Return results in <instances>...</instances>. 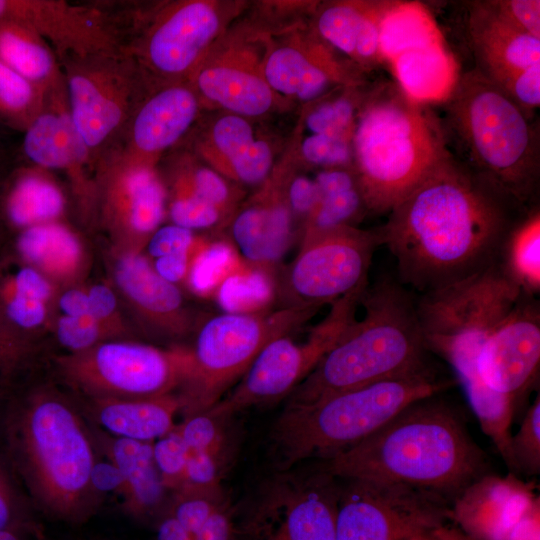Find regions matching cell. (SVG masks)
I'll return each instance as SVG.
<instances>
[{"mask_svg":"<svg viewBox=\"0 0 540 540\" xmlns=\"http://www.w3.org/2000/svg\"><path fill=\"white\" fill-rule=\"evenodd\" d=\"M58 342L69 354L86 351L101 342L113 340L112 334L91 315L61 316L56 323Z\"/></svg>","mask_w":540,"mask_h":540,"instance_id":"47","label":"cell"},{"mask_svg":"<svg viewBox=\"0 0 540 540\" xmlns=\"http://www.w3.org/2000/svg\"><path fill=\"white\" fill-rule=\"evenodd\" d=\"M101 454L123 479L122 510L135 521L154 525L167 513L166 492L153 458V442L112 436L91 426Z\"/></svg>","mask_w":540,"mask_h":540,"instance_id":"27","label":"cell"},{"mask_svg":"<svg viewBox=\"0 0 540 540\" xmlns=\"http://www.w3.org/2000/svg\"><path fill=\"white\" fill-rule=\"evenodd\" d=\"M388 1H334L317 11L314 34L362 74L384 67L380 22Z\"/></svg>","mask_w":540,"mask_h":540,"instance_id":"26","label":"cell"},{"mask_svg":"<svg viewBox=\"0 0 540 540\" xmlns=\"http://www.w3.org/2000/svg\"><path fill=\"white\" fill-rule=\"evenodd\" d=\"M411 540H470L456 531L449 530L444 526L430 530L415 536Z\"/></svg>","mask_w":540,"mask_h":540,"instance_id":"61","label":"cell"},{"mask_svg":"<svg viewBox=\"0 0 540 540\" xmlns=\"http://www.w3.org/2000/svg\"><path fill=\"white\" fill-rule=\"evenodd\" d=\"M152 450L165 489L178 491L183 483L190 450L176 428L155 440Z\"/></svg>","mask_w":540,"mask_h":540,"instance_id":"43","label":"cell"},{"mask_svg":"<svg viewBox=\"0 0 540 540\" xmlns=\"http://www.w3.org/2000/svg\"><path fill=\"white\" fill-rule=\"evenodd\" d=\"M364 293L356 292L332 303L304 341L294 340L290 333L267 343L231 392L207 412L225 419L242 409L291 394L356 319Z\"/></svg>","mask_w":540,"mask_h":540,"instance_id":"11","label":"cell"},{"mask_svg":"<svg viewBox=\"0 0 540 540\" xmlns=\"http://www.w3.org/2000/svg\"><path fill=\"white\" fill-rule=\"evenodd\" d=\"M0 60L47 96L65 92L56 53L40 35L17 22H0Z\"/></svg>","mask_w":540,"mask_h":540,"instance_id":"34","label":"cell"},{"mask_svg":"<svg viewBox=\"0 0 540 540\" xmlns=\"http://www.w3.org/2000/svg\"><path fill=\"white\" fill-rule=\"evenodd\" d=\"M380 53L394 82L413 100L444 101L460 75L429 10L419 2L393 1L380 22Z\"/></svg>","mask_w":540,"mask_h":540,"instance_id":"14","label":"cell"},{"mask_svg":"<svg viewBox=\"0 0 540 540\" xmlns=\"http://www.w3.org/2000/svg\"><path fill=\"white\" fill-rule=\"evenodd\" d=\"M226 23L222 6L191 0L163 12L140 44V60L167 79L191 76L205 58Z\"/></svg>","mask_w":540,"mask_h":540,"instance_id":"18","label":"cell"},{"mask_svg":"<svg viewBox=\"0 0 540 540\" xmlns=\"http://www.w3.org/2000/svg\"><path fill=\"white\" fill-rule=\"evenodd\" d=\"M198 240L192 230L171 223L160 226L145 247L148 255L156 259L168 254L191 251Z\"/></svg>","mask_w":540,"mask_h":540,"instance_id":"51","label":"cell"},{"mask_svg":"<svg viewBox=\"0 0 540 540\" xmlns=\"http://www.w3.org/2000/svg\"><path fill=\"white\" fill-rule=\"evenodd\" d=\"M435 111L449 153L521 205L537 206L538 125L475 68L460 73Z\"/></svg>","mask_w":540,"mask_h":540,"instance_id":"4","label":"cell"},{"mask_svg":"<svg viewBox=\"0 0 540 540\" xmlns=\"http://www.w3.org/2000/svg\"><path fill=\"white\" fill-rule=\"evenodd\" d=\"M313 179L319 201L301 230L300 243L341 227H356L369 214L353 166L318 169Z\"/></svg>","mask_w":540,"mask_h":540,"instance_id":"31","label":"cell"},{"mask_svg":"<svg viewBox=\"0 0 540 540\" xmlns=\"http://www.w3.org/2000/svg\"><path fill=\"white\" fill-rule=\"evenodd\" d=\"M498 264L524 294L540 292V211L532 207L506 237Z\"/></svg>","mask_w":540,"mask_h":540,"instance_id":"35","label":"cell"},{"mask_svg":"<svg viewBox=\"0 0 540 540\" xmlns=\"http://www.w3.org/2000/svg\"><path fill=\"white\" fill-rule=\"evenodd\" d=\"M353 168L369 213L388 214L448 156L438 117L394 81L371 84L352 135Z\"/></svg>","mask_w":540,"mask_h":540,"instance_id":"5","label":"cell"},{"mask_svg":"<svg viewBox=\"0 0 540 540\" xmlns=\"http://www.w3.org/2000/svg\"><path fill=\"white\" fill-rule=\"evenodd\" d=\"M221 421L205 411L188 415L175 428L190 451L220 456L224 443Z\"/></svg>","mask_w":540,"mask_h":540,"instance_id":"48","label":"cell"},{"mask_svg":"<svg viewBox=\"0 0 540 540\" xmlns=\"http://www.w3.org/2000/svg\"><path fill=\"white\" fill-rule=\"evenodd\" d=\"M47 97L41 89L0 60V117L26 130L43 110Z\"/></svg>","mask_w":540,"mask_h":540,"instance_id":"36","label":"cell"},{"mask_svg":"<svg viewBox=\"0 0 540 540\" xmlns=\"http://www.w3.org/2000/svg\"><path fill=\"white\" fill-rule=\"evenodd\" d=\"M92 482L95 489L103 496L105 492H114L121 497L123 493V479L118 469L107 459L97 461L93 472Z\"/></svg>","mask_w":540,"mask_h":540,"instance_id":"57","label":"cell"},{"mask_svg":"<svg viewBox=\"0 0 540 540\" xmlns=\"http://www.w3.org/2000/svg\"><path fill=\"white\" fill-rule=\"evenodd\" d=\"M270 272L247 262L219 286L218 299L227 312L253 313L264 311L272 295Z\"/></svg>","mask_w":540,"mask_h":540,"instance_id":"37","label":"cell"},{"mask_svg":"<svg viewBox=\"0 0 540 540\" xmlns=\"http://www.w3.org/2000/svg\"><path fill=\"white\" fill-rule=\"evenodd\" d=\"M531 208L449 154L387 214L383 245L398 281L425 294L498 263L506 237Z\"/></svg>","mask_w":540,"mask_h":540,"instance_id":"1","label":"cell"},{"mask_svg":"<svg viewBox=\"0 0 540 540\" xmlns=\"http://www.w3.org/2000/svg\"><path fill=\"white\" fill-rule=\"evenodd\" d=\"M200 241L201 239L191 251L168 254L153 259L151 263L154 270L160 277L173 284L186 279Z\"/></svg>","mask_w":540,"mask_h":540,"instance_id":"55","label":"cell"},{"mask_svg":"<svg viewBox=\"0 0 540 540\" xmlns=\"http://www.w3.org/2000/svg\"><path fill=\"white\" fill-rule=\"evenodd\" d=\"M94 197L116 250L141 252L167 213V189L154 164L127 157L103 170Z\"/></svg>","mask_w":540,"mask_h":540,"instance_id":"15","label":"cell"},{"mask_svg":"<svg viewBox=\"0 0 540 540\" xmlns=\"http://www.w3.org/2000/svg\"><path fill=\"white\" fill-rule=\"evenodd\" d=\"M242 265L238 255L226 242L201 239L186 279L195 293L210 295Z\"/></svg>","mask_w":540,"mask_h":540,"instance_id":"38","label":"cell"},{"mask_svg":"<svg viewBox=\"0 0 540 540\" xmlns=\"http://www.w3.org/2000/svg\"><path fill=\"white\" fill-rule=\"evenodd\" d=\"M58 306L63 316L82 317L89 314V300L87 290L69 288L61 294Z\"/></svg>","mask_w":540,"mask_h":540,"instance_id":"58","label":"cell"},{"mask_svg":"<svg viewBox=\"0 0 540 540\" xmlns=\"http://www.w3.org/2000/svg\"><path fill=\"white\" fill-rule=\"evenodd\" d=\"M344 481L336 540H411L452 518L453 503L432 490L389 481Z\"/></svg>","mask_w":540,"mask_h":540,"instance_id":"12","label":"cell"},{"mask_svg":"<svg viewBox=\"0 0 540 540\" xmlns=\"http://www.w3.org/2000/svg\"><path fill=\"white\" fill-rule=\"evenodd\" d=\"M199 108V96L190 85L174 83L158 90L136 108L126 129L128 153L123 157L154 164L190 129Z\"/></svg>","mask_w":540,"mask_h":540,"instance_id":"25","label":"cell"},{"mask_svg":"<svg viewBox=\"0 0 540 540\" xmlns=\"http://www.w3.org/2000/svg\"><path fill=\"white\" fill-rule=\"evenodd\" d=\"M2 449L32 508L51 520L81 525L103 496L92 472L98 461L91 426L55 388L3 390Z\"/></svg>","mask_w":540,"mask_h":540,"instance_id":"2","label":"cell"},{"mask_svg":"<svg viewBox=\"0 0 540 540\" xmlns=\"http://www.w3.org/2000/svg\"><path fill=\"white\" fill-rule=\"evenodd\" d=\"M262 63L244 48H231L215 56L208 52L191 75L192 87L199 98L230 114L262 116L278 99L263 77Z\"/></svg>","mask_w":540,"mask_h":540,"instance_id":"21","label":"cell"},{"mask_svg":"<svg viewBox=\"0 0 540 540\" xmlns=\"http://www.w3.org/2000/svg\"><path fill=\"white\" fill-rule=\"evenodd\" d=\"M167 213L172 224L192 231L213 228L226 220L215 206L185 192H172Z\"/></svg>","mask_w":540,"mask_h":540,"instance_id":"46","label":"cell"},{"mask_svg":"<svg viewBox=\"0 0 540 540\" xmlns=\"http://www.w3.org/2000/svg\"><path fill=\"white\" fill-rule=\"evenodd\" d=\"M285 192L293 219L296 216L297 219L302 220L303 228L319 201L317 185L313 178L306 175L289 176Z\"/></svg>","mask_w":540,"mask_h":540,"instance_id":"53","label":"cell"},{"mask_svg":"<svg viewBox=\"0 0 540 540\" xmlns=\"http://www.w3.org/2000/svg\"><path fill=\"white\" fill-rule=\"evenodd\" d=\"M183 410L180 394L152 398L88 399L86 414L96 427L126 439L154 442L175 427Z\"/></svg>","mask_w":540,"mask_h":540,"instance_id":"30","label":"cell"},{"mask_svg":"<svg viewBox=\"0 0 540 540\" xmlns=\"http://www.w3.org/2000/svg\"><path fill=\"white\" fill-rule=\"evenodd\" d=\"M273 159L270 144L265 140L255 139L225 166L221 175L244 185L262 184L270 176Z\"/></svg>","mask_w":540,"mask_h":540,"instance_id":"44","label":"cell"},{"mask_svg":"<svg viewBox=\"0 0 540 540\" xmlns=\"http://www.w3.org/2000/svg\"><path fill=\"white\" fill-rule=\"evenodd\" d=\"M0 540H43L38 526H23L0 529Z\"/></svg>","mask_w":540,"mask_h":540,"instance_id":"60","label":"cell"},{"mask_svg":"<svg viewBox=\"0 0 540 540\" xmlns=\"http://www.w3.org/2000/svg\"><path fill=\"white\" fill-rule=\"evenodd\" d=\"M430 365L422 370L286 406L274 430L285 466L325 460L364 440L409 404L455 386Z\"/></svg>","mask_w":540,"mask_h":540,"instance_id":"7","label":"cell"},{"mask_svg":"<svg viewBox=\"0 0 540 540\" xmlns=\"http://www.w3.org/2000/svg\"><path fill=\"white\" fill-rule=\"evenodd\" d=\"M360 304L363 317L347 327L292 391L287 406L307 405L430 366L416 302L399 281L382 278L368 286Z\"/></svg>","mask_w":540,"mask_h":540,"instance_id":"6","label":"cell"},{"mask_svg":"<svg viewBox=\"0 0 540 540\" xmlns=\"http://www.w3.org/2000/svg\"><path fill=\"white\" fill-rule=\"evenodd\" d=\"M38 526L32 506L0 449V529Z\"/></svg>","mask_w":540,"mask_h":540,"instance_id":"42","label":"cell"},{"mask_svg":"<svg viewBox=\"0 0 540 540\" xmlns=\"http://www.w3.org/2000/svg\"><path fill=\"white\" fill-rule=\"evenodd\" d=\"M89 314L101 323L113 337L117 331L112 327L116 324L118 303L115 292L105 284L92 285L88 290ZM115 339V338H114Z\"/></svg>","mask_w":540,"mask_h":540,"instance_id":"54","label":"cell"},{"mask_svg":"<svg viewBox=\"0 0 540 540\" xmlns=\"http://www.w3.org/2000/svg\"><path fill=\"white\" fill-rule=\"evenodd\" d=\"M335 479L322 467L312 478L277 486L248 519L247 540H336Z\"/></svg>","mask_w":540,"mask_h":540,"instance_id":"17","label":"cell"},{"mask_svg":"<svg viewBox=\"0 0 540 540\" xmlns=\"http://www.w3.org/2000/svg\"><path fill=\"white\" fill-rule=\"evenodd\" d=\"M172 192H186L205 200L219 209L225 219L234 212L239 199V192L228 179L206 165L182 171L173 183Z\"/></svg>","mask_w":540,"mask_h":540,"instance_id":"40","label":"cell"},{"mask_svg":"<svg viewBox=\"0 0 540 540\" xmlns=\"http://www.w3.org/2000/svg\"><path fill=\"white\" fill-rule=\"evenodd\" d=\"M507 464L527 475L540 471V398L529 407L519 430L511 435Z\"/></svg>","mask_w":540,"mask_h":540,"instance_id":"41","label":"cell"},{"mask_svg":"<svg viewBox=\"0 0 540 540\" xmlns=\"http://www.w3.org/2000/svg\"><path fill=\"white\" fill-rule=\"evenodd\" d=\"M65 382L87 399L152 398L182 389L192 370L191 348L168 349L107 340L56 358Z\"/></svg>","mask_w":540,"mask_h":540,"instance_id":"9","label":"cell"},{"mask_svg":"<svg viewBox=\"0 0 540 540\" xmlns=\"http://www.w3.org/2000/svg\"><path fill=\"white\" fill-rule=\"evenodd\" d=\"M539 363V302L523 293L512 311L482 340L473 380L517 404L535 382Z\"/></svg>","mask_w":540,"mask_h":540,"instance_id":"16","label":"cell"},{"mask_svg":"<svg viewBox=\"0 0 540 540\" xmlns=\"http://www.w3.org/2000/svg\"><path fill=\"white\" fill-rule=\"evenodd\" d=\"M262 74L277 96L307 105L341 86L367 82L315 34L272 46L264 55Z\"/></svg>","mask_w":540,"mask_h":540,"instance_id":"19","label":"cell"},{"mask_svg":"<svg viewBox=\"0 0 540 540\" xmlns=\"http://www.w3.org/2000/svg\"><path fill=\"white\" fill-rule=\"evenodd\" d=\"M0 215H2L1 214V196H0Z\"/></svg>","mask_w":540,"mask_h":540,"instance_id":"64","label":"cell"},{"mask_svg":"<svg viewBox=\"0 0 540 540\" xmlns=\"http://www.w3.org/2000/svg\"><path fill=\"white\" fill-rule=\"evenodd\" d=\"M155 540H194L181 524L170 514H165L156 524Z\"/></svg>","mask_w":540,"mask_h":540,"instance_id":"59","label":"cell"},{"mask_svg":"<svg viewBox=\"0 0 540 540\" xmlns=\"http://www.w3.org/2000/svg\"><path fill=\"white\" fill-rule=\"evenodd\" d=\"M317 312L285 309L225 312L198 325L191 374L179 393L186 415L209 410L248 370L264 346L293 333Z\"/></svg>","mask_w":540,"mask_h":540,"instance_id":"8","label":"cell"},{"mask_svg":"<svg viewBox=\"0 0 540 540\" xmlns=\"http://www.w3.org/2000/svg\"><path fill=\"white\" fill-rule=\"evenodd\" d=\"M2 361H3V335L0 327V371L2 368Z\"/></svg>","mask_w":540,"mask_h":540,"instance_id":"63","label":"cell"},{"mask_svg":"<svg viewBox=\"0 0 540 540\" xmlns=\"http://www.w3.org/2000/svg\"><path fill=\"white\" fill-rule=\"evenodd\" d=\"M299 148L301 158L312 167L324 169L353 166L351 138L306 134Z\"/></svg>","mask_w":540,"mask_h":540,"instance_id":"45","label":"cell"},{"mask_svg":"<svg viewBox=\"0 0 540 540\" xmlns=\"http://www.w3.org/2000/svg\"><path fill=\"white\" fill-rule=\"evenodd\" d=\"M496 11L521 31L540 39L539 0H490Z\"/></svg>","mask_w":540,"mask_h":540,"instance_id":"52","label":"cell"},{"mask_svg":"<svg viewBox=\"0 0 540 540\" xmlns=\"http://www.w3.org/2000/svg\"><path fill=\"white\" fill-rule=\"evenodd\" d=\"M220 456L190 451L183 483L177 492L214 495L219 483Z\"/></svg>","mask_w":540,"mask_h":540,"instance_id":"50","label":"cell"},{"mask_svg":"<svg viewBox=\"0 0 540 540\" xmlns=\"http://www.w3.org/2000/svg\"><path fill=\"white\" fill-rule=\"evenodd\" d=\"M62 59L68 111L94 156L126 131L138 107L134 60L117 48Z\"/></svg>","mask_w":540,"mask_h":540,"instance_id":"13","label":"cell"},{"mask_svg":"<svg viewBox=\"0 0 540 540\" xmlns=\"http://www.w3.org/2000/svg\"><path fill=\"white\" fill-rule=\"evenodd\" d=\"M467 12L475 69L501 90L522 72L540 64V39L513 26L490 0L468 2Z\"/></svg>","mask_w":540,"mask_h":540,"instance_id":"23","label":"cell"},{"mask_svg":"<svg viewBox=\"0 0 540 540\" xmlns=\"http://www.w3.org/2000/svg\"><path fill=\"white\" fill-rule=\"evenodd\" d=\"M32 29L62 58L116 49L112 33L94 13L54 0H0V22Z\"/></svg>","mask_w":540,"mask_h":540,"instance_id":"22","label":"cell"},{"mask_svg":"<svg viewBox=\"0 0 540 540\" xmlns=\"http://www.w3.org/2000/svg\"><path fill=\"white\" fill-rule=\"evenodd\" d=\"M65 205L59 185L39 167L15 173L1 196L2 216L19 231L58 222Z\"/></svg>","mask_w":540,"mask_h":540,"instance_id":"33","label":"cell"},{"mask_svg":"<svg viewBox=\"0 0 540 540\" xmlns=\"http://www.w3.org/2000/svg\"><path fill=\"white\" fill-rule=\"evenodd\" d=\"M221 505L217 496L177 492L166 514L173 516L193 536Z\"/></svg>","mask_w":540,"mask_h":540,"instance_id":"49","label":"cell"},{"mask_svg":"<svg viewBox=\"0 0 540 540\" xmlns=\"http://www.w3.org/2000/svg\"><path fill=\"white\" fill-rule=\"evenodd\" d=\"M234 536L230 512L221 504L193 537L194 540H234Z\"/></svg>","mask_w":540,"mask_h":540,"instance_id":"56","label":"cell"},{"mask_svg":"<svg viewBox=\"0 0 540 540\" xmlns=\"http://www.w3.org/2000/svg\"><path fill=\"white\" fill-rule=\"evenodd\" d=\"M16 251L22 262L50 281H70L84 265V249L79 238L59 221L21 230Z\"/></svg>","mask_w":540,"mask_h":540,"instance_id":"32","label":"cell"},{"mask_svg":"<svg viewBox=\"0 0 540 540\" xmlns=\"http://www.w3.org/2000/svg\"><path fill=\"white\" fill-rule=\"evenodd\" d=\"M3 393L0 390V449L2 448Z\"/></svg>","mask_w":540,"mask_h":540,"instance_id":"62","label":"cell"},{"mask_svg":"<svg viewBox=\"0 0 540 540\" xmlns=\"http://www.w3.org/2000/svg\"><path fill=\"white\" fill-rule=\"evenodd\" d=\"M255 139L254 129L248 118L227 113L211 125L202 151L210 163L209 166L221 174L225 166Z\"/></svg>","mask_w":540,"mask_h":540,"instance_id":"39","label":"cell"},{"mask_svg":"<svg viewBox=\"0 0 540 540\" xmlns=\"http://www.w3.org/2000/svg\"><path fill=\"white\" fill-rule=\"evenodd\" d=\"M536 507L528 486L512 476L489 474L455 500L452 517L482 539L508 540L520 521Z\"/></svg>","mask_w":540,"mask_h":540,"instance_id":"28","label":"cell"},{"mask_svg":"<svg viewBox=\"0 0 540 540\" xmlns=\"http://www.w3.org/2000/svg\"><path fill=\"white\" fill-rule=\"evenodd\" d=\"M112 276L118 290L154 331L177 338L192 330L195 319L180 289L160 277L142 252L116 250Z\"/></svg>","mask_w":540,"mask_h":540,"instance_id":"24","label":"cell"},{"mask_svg":"<svg viewBox=\"0 0 540 540\" xmlns=\"http://www.w3.org/2000/svg\"><path fill=\"white\" fill-rule=\"evenodd\" d=\"M289 176H269L230 221V235L244 261L271 271L293 239V216L286 200Z\"/></svg>","mask_w":540,"mask_h":540,"instance_id":"20","label":"cell"},{"mask_svg":"<svg viewBox=\"0 0 540 540\" xmlns=\"http://www.w3.org/2000/svg\"><path fill=\"white\" fill-rule=\"evenodd\" d=\"M436 396L409 404L364 440L322 460L323 468L337 479L409 484L454 503L491 474L490 464L463 417Z\"/></svg>","mask_w":540,"mask_h":540,"instance_id":"3","label":"cell"},{"mask_svg":"<svg viewBox=\"0 0 540 540\" xmlns=\"http://www.w3.org/2000/svg\"><path fill=\"white\" fill-rule=\"evenodd\" d=\"M66 92L47 99L43 110L26 128L23 150L42 169H58L83 176L92 156L70 117Z\"/></svg>","mask_w":540,"mask_h":540,"instance_id":"29","label":"cell"},{"mask_svg":"<svg viewBox=\"0 0 540 540\" xmlns=\"http://www.w3.org/2000/svg\"><path fill=\"white\" fill-rule=\"evenodd\" d=\"M381 245L380 226L369 230L341 227L300 243L277 288L281 308L318 312L365 291L373 254Z\"/></svg>","mask_w":540,"mask_h":540,"instance_id":"10","label":"cell"}]
</instances>
